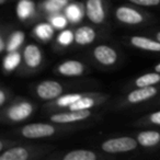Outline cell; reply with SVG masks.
<instances>
[{
  "label": "cell",
  "mask_w": 160,
  "mask_h": 160,
  "mask_svg": "<svg viewBox=\"0 0 160 160\" xmlns=\"http://www.w3.org/2000/svg\"><path fill=\"white\" fill-rule=\"evenodd\" d=\"M29 157V152L23 147H14L5 151L0 156V160H25Z\"/></svg>",
  "instance_id": "15"
},
{
  "label": "cell",
  "mask_w": 160,
  "mask_h": 160,
  "mask_svg": "<svg viewBox=\"0 0 160 160\" xmlns=\"http://www.w3.org/2000/svg\"><path fill=\"white\" fill-rule=\"evenodd\" d=\"M139 144L138 140L132 137H118L111 138L102 142V149L105 152L110 153H120L127 152L136 149L137 145Z\"/></svg>",
  "instance_id": "1"
},
{
  "label": "cell",
  "mask_w": 160,
  "mask_h": 160,
  "mask_svg": "<svg viewBox=\"0 0 160 160\" xmlns=\"http://www.w3.org/2000/svg\"><path fill=\"white\" fill-rule=\"evenodd\" d=\"M155 70L157 71V72H160V62H159V64L157 65V66L155 67Z\"/></svg>",
  "instance_id": "32"
},
{
  "label": "cell",
  "mask_w": 160,
  "mask_h": 160,
  "mask_svg": "<svg viewBox=\"0 0 160 160\" xmlns=\"http://www.w3.org/2000/svg\"><path fill=\"white\" fill-rule=\"evenodd\" d=\"M96 38V32L90 27H81L76 31L75 41L79 45H88Z\"/></svg>",
  "instance_id": "13"
},
{
  "label": "cell",
  "mask_w": 160,
  "mask_h": 160,
  "mask_svg": "<svg viewBox=\"0 0 160 160\" xmlns=\"http://www.w3.org/2000/svg\"><path fill=\"white\" fill-rule=\"evenodd\" d=\"M67 3V0H48L46 2V9L48 11H57Z\"/></svg>",
  "instance_id": "26"
},
{
  "label": "cell",
  "mask_w": 160,
  "mask_h": 160,
  "mask_svg": "<svg viewBox=\"0 0 160 160\" xmlns=\"http://www.w3.org/2000/svg\"><path fill=\"white\" fill-rule=\"evenodd\" d=\"M35 33L36 35L40 38H43V40H47L52 35H53V29L49 24H46V23H42V24H38V27L35 28Z\"/></svg>",
  "instance_id": "22"
},
{
  "label": "cell",
  "mask_w": 160,
  "mask_h": 160,
  "mask_svg": "<svg viewBox=\"0 0 160 160\" xmlns=\"http://www.w3.org/2000/svg\"><path fill=\"white\" fill-rule=\"evenodd\" d=\"M33 112V108L30 103L23 102L20 104L13 107L9 111V118L12 121H22L24 118H29Z\"/></svg>",
  "instance_id": "12"
},
{
  "label": "cell",
  "mask_w": 160,
  "mask_h": 160,
  "mask_svg": "<svg viewBox=\"0 0 160 160\" xmlns=\"http://www.w3.org/2000/svg\"><path fill=\"white\" fill-rule=\"evenodd\" d=\"M90 115L91 113L89 110H81V111H71L70 110V112H66V113L54 114L53 116H51V121L54 123H58V124H66V123L83 121Z\"/></svg>",
  "instance_id": "4"
},
{
  "label": "cell",
  "mask_w": 160,
  "mask_h": 160,
  "mask_svg": "<svg viewBox=\"0 0 160 160\" xmlns=\"http://www.w3.org/2000/svg\"><path fill=\"white\" fill-rule=\"evenodd\" d=\"M131 44L137 48L149 52H160V42L152 41L145 36H133L131 38Z\"/></svg>",
  "instance_id": "10"
},
{
  "label": "cell",
  "mask_w": 160,
  "mask_h": 160,
  "mask_svg": "<svg viewBox=\"0 0 160 160\" xmlns=\"http://www.w3.org/2000/svg\"><path fill=\"white\" fill-rule=\"evenodd\" d=\"M137 140L142 146L144 147H152L156 146L160 142V133L155 131L142 132L138 134Z\"/></svg>",
  "instance_id": "14"
},
{
  "label": "cell",
  "mask_w": 160,
  "mask_h": 160,
  "mask_svg": "<svg viewBox=\"0 0 160 160\" xmlns=\"http://www.w3.org/2000/svg\"><path fill=\"white\" fill-rule=\"evenodd\" d=\"M116 19L125 24L136 25L142 22V16L135 9L128 7H120L115 12Z\"/></svg>",
  "instance_id": "6"
},
{
  "label": "cell",
  "mask_w": 160,
  "mask_h": 160,
  "mask_svg": "<svg viewBox=\"0 0 160 160\" xmlns=\"http://www.w3.org/2000/svg\"><path fill=\"white\" fill-rule=\"evenodd\" d=\"M160 82V75L159 72H151V73H146V75L140 76L139 78L136 79V86L138 88L140 87H150L156 83Z\"/></svg>",
  "instance_id": "17"
},
{
  "label": "cell",
  "mask_w": 160,
  "mask_h": 160,
  "mask_svg": "<svg viewBox=\"0 0 160 160\" xmlns=\"http://www.w3.org/2000/svg\"><path fill=\"white\" fill-rule=\"evenodd\" d=\"M5 51V41H3V38H0V52Z\"/></svg>",
  "instance_id": "31"
},
{
  "label": "cell",
  "mask_w": 160,
  "mask_h": 160,
  "mask_svg": "<svg viewBox=\"0 0 160 160\" xmlns=\"http://www.w3.org/2000/svg\"><path fill=\"white\" fill-rule=\"evenodd\" d=\"M7 0H0V5H5Z\"/></svg>",
  "instance_id": "34"
},
{
  "label": "cell",
  "mask_w": 160,
  "mask_h": 160,
  "mask_svg": "<svg viewBox=\"0 0 160 160\" xmlns=\"http://www.w3.org/2000/svg\"><path fill=\"white\" fill-rule=\"evenodd\" d=\"M34 10V5L31 0H20L17 7V13L21 19H25L31 16Z\"/></svg>",
  "instance_id": "18"
},
{
  "label": "cell",
  "mask_w": 160,
  "mask_h": 160,
  "mask_svg": "<svg viewBox=\"0 0 160 160\" xmlns=\"http://www.w3.org/2000/svg\"><path fill=\"white\" fill-rule=\"evenodd\" d=\"M129 1L142 7H155L160 3V0H129Z\"/></svg>",
  "instance_id": "27"
},
{
  "label": "cell",
  "mask_w": 160,
  "mask_h": 160,
  "mask_svg": "<svg viewBox=\"0 0 160 160\" xmlns=\"http://www.w3.org/2000/svg\"><path fill=\"white\" fill-rule=\"evenodd\" d=\"M66 13H67V16H68V18L70 19L71 21H73V22H77V21L80 19V17H81L79 8H78L76 5L69 6V7L67 8Z\"/></svg>",
  "instance_id": "25"
},
{
  "label": "cell",
  "mask_w": 160,
  "mask_h": 160,
  "mask_svg": "<svg viewBox=\"0 0 160 160\" xmlns=\"http://www.w3.org/2000/svg\"><path fill=\"white\" fill-rule=\"evenodd\" d=\"M97 155L91 150L86 149H79V150H72L68 152L64 157V160H94Z\"/></svg>",
  "instance_id": "16"
},
{
  "label": "cell",
  "mask_w": 160,
  "mask_h": 160,
  "mask_svg": "<svg viewBox=\"0 0 160 160\" xmlns=\"http://www.w3.org/2000/svg\"><path fill=\"white\" fill-rule=\"evenodd\" d=\"M20 54L19 53H14V52H11L7 57L3 60V67L7 71H12L19 66L20 64Z\"/></svg>",
  "instance_id": "20"
},
{
  "label": "cell",
  "mask_w": 160,
  "mask_h": 160,
  "mask_svg": "<svg viewBox=\"0 0 160 160\" xmlns=\"http://www.w3.org/2000/svg\"><path fill=\"white\" fill-rule=\"evenodd\" d=\"M83 70H85V67L78 60H67L58 67L59 73L67 77H76V76L82 75Z\"/></svg>",
  "instance_id": "9"
},
{
  "label": "cell",
  "mask_w": 160,
  "mask_h": 160,
  "mask_svg": "<svg viewBox=\"0 0 160 160\" xmlns=\"http://www.w3.org/2000/svg\"><path fill=\"white\" fill-rule=\"evenodd\" d=\"M94 105V100L91 98H81L69 105V109L71 111H81V110H89Z\"/></svg>",
  "instance_id": "19"
},
{
  "label": "cell",
  "mask_w": 160,
  "mask_h": 160,
  "mask_svg": "<svg viewBox=\"0 0 160 160\" xmlns=\"http://www.w3.org/2000/svg\"><path fill=\"white\" fill-rule=\"evenodd\" d=\"M86 13L91 22L96 24L102 23L105 18L102 0H88L86 3Z\"/></svg>",
  "instance_id": "5"
},
{
  "label": "cell",
  "mask_w": 160,
  "mask_h": 160,
  "mask_svg": "<svg viewBox=\"0 0 160 160\" xmlns=\"http://www.w3.org/2000/svg\"><path fill=\"white\" fill-rule=\"evenodd\" d=\"M5 101H6L5 91H3V90H1V91H0V105H3V104H5Z\"/></svg>",
  "instance_id": "30"
},
{
  "label": "cell",
  "mask_w": 160,
  "mask_h": 160,
  "mask_svg": "<svg viewBox=\"0 0 160 160\" xmlns=\"http://www.w3.org/2000/svg\"><path fill=\"white\" fill-rule=\"evenodd\" d=\"M81 98L80 94H66V96L62 97L57 100V104L62 105V107H69L73 102H76L77 100Z\"/></svg>",
  "instance_id": "23"
},
{
  "label": "cell",
  "mask_w": 160,
  "mask_h": 160,
  "mask_svg": "<svg viewBox=\"0 0 160 160\" xmlns=\"http://www.w3.org/2000/svg\"><path fill=\"white\" fill-rule=\"evenodd\" d=\"M52 24H53L55 28H57V29H64L67 24V20L64 18V17L57 16V17H55V18L52 19Z\"/></svg>",
  "instance_id": "28"
},
{
  "label": "cell",
  "mask_w": 160,
  "mask_h": 160,
  "mask_svg": "<svg viewBox=\"0 0 160 160\" xmlns=\"http://www.w3.org/2000/svg\"><path fill=\"white\" fill-rule=\"evenodd\" d=\"M150 122L156 125H160V111L155 112L150 115Z\"/></svg>",
  "instance_id": "29"
},
{
  "label": "cell",
  "mask_w": 160,
  "mask_h": 160,
  "mask_svg": "<svg viewBox=\"0 0 160 160\" xmlns=\"http://www.w3.org/2000/svg\"><path fill=\"white\" fill-rule=\"evenodd\" d=\"M93 56L100 64L105 65V66H111L115 64L118 59V54L112 47L108 45H99L94 48Z\"/></svg>",
  "instance_id": "7"
},
{
  "label": "cell",
  "mask_w": 160,
  "mask_h": 160,
  "mask_svg": "<svg viewBox=\"0 0 160 160\" xmlns=\"http://www.w3.org/2000/svg\"><path fill=\"white\" fill-rule=\"evenodd\" d=\"M62 86L54 80H46L38 86L36 93L43 100H53L62 94Z\"/></svg>",
  "instance_id": "3"
},
{
  "label": "cell",
  "mask_w": 160,
  "mask_h": 160,
  "mask_svg": "<svg viewBox=\"0 0 160 160\" xmlns=\"http://www.w3.org/2000/svg\"><path fill=\"white\" fill-rule=\"evenodd\" d=\"M157 94V89L152 86L150 87H140L137 90H134L127 97V100L131 103H139L147 101Z\"/></svg>",
  "instance_id": "8"
},
{
  "label": "cell",
  "mask_w": 160,
  "mask_h": 160,
  "mask_svg": "<svg viewBox=\"0 0 160 160\" xmlns=\"http://www.w3.org/2000/svg\"><path fill=\"white\" fill-rule=\"evenodd\" d=\"M24 60L28 66L31 67V68H35V67L40 66L41 62H42L41 49L36 45H28L24 49Z\"/></svg>",
  "instance_id": "11"
},
{
  "label": "cell",
  "mask_w": 160,
  "mask_h": 160,
  "mask_svg": "<svg viewBox=\"0 0 160 160\" xmlns=\"http://www.w3.org/2000/svg\"><path fill=\"white\" fill-rule=\"evenodd\" d=\"M156 38H157V41H159L160 42V32H158L157 35H156Z\"/></svg>",
  "instance_id": "33"
},
{
  "label": "cell",
  "mask_w": 160,
  "mask_h": 160,
  "mask_svg": "<svg viewBox=\"0 0 160 160\" xmlns=\"http://www.w3.org/2000/svg\"><path fill=\"white\" fill-rule=\"evenodd\" d=\"M72 40H75V35L72 34V32L69 31V30H65L58 36V42L62 45H69Z\"/></svg>",
  "instance_id": "24"
},
{
  "label": "cell",
  "mask_w": 160,
  "mask_h": 160,
  "mask_svg": "<svg viewBox=\"0 0 160 160\" xmlns=\"http://www.w3.org/2000/svg\"><path fill=\"white\" fill-rule=\"evenodd\" d=\"M24 41V33L21 31H18L16 33L12 34L11 38H10V42L8 44V51L9 52H14L18 47H20V45Z\"/></svg>",
  "instance_id": "21"
},
{
  "label": "cell",
  "mask_w": 160,
  "mask_h": 160,
  "mask_svg": "<svg viewBox=\"0 0 160 160\" xmlns=\"http://www.w3.org/2000/svg\"><path fill=\"white\" fill-rule=\"evenodd\" d=\"M54 133H55V128L53 125L43 124V123L29 124L22 128V135L27 138H31V139L49 137Z\"/></svg>",
  "instance_id": "2"
}]
</instances>
